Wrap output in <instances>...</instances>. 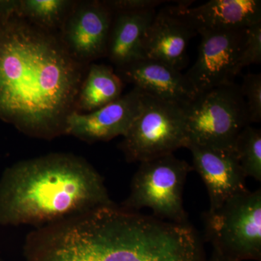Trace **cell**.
<instances>
[{
  "label": "cell",
  "mask_w": 261,
  "mask_h": 261,
  "mask_svg": "<svg viewBox=\"0 0 261 261\" xmlns=\"http://www.w3.org/2000/svg\"><path fill=\"white\" fill-rule=\"evenodd\" d=\"M88 67L56 33L15 12L0 16V120L34 138L65 135Z\"/></svg>",
  "instance_id": "6da1fadb"
},
{
  "label": "cell",
  "mask_w": 261,
  "mask_h": 261,
  "mask_svg": "<svg viewBox=\"0 0 261 261\" xmlns=\"http://www.w3.org/2000/svg\"><path fill=\"white\" fill-rule=\"evenodd\" d=\"M25 261H206L200 239L178 224L113 204L36 228Z\"/></svg>",
  "instance_id": "7a4b0ae2"
},
{
  "label": "cell",
  "mask_w": 261,
  "mask_h": 261,
  "mask_svg": "<svg viewBox=\"0 0 261 261\" xmlns=\"http://www.w3.org/2000/svg\"><path fill=\"white\" fill-rule=\"evenodd\" d=\"M113 204L102 176L73 154L19 161L0 178L1 226L40 227Z\"/></svg>",
  "instance_id": "3957f363"
},
{
  "label": "cell",
  "mask_w": 261,
  "mask_h": 261,
  "mask_svg": "<svg viewBox=\"0 0 261 261\" xmlns=\"http://www.w3.org/2000/svg\"><path fill=\"white\" fill-rule=\"evenodd\" d=\"M185 106L145 93L140 113L119 145L126 161L142 163L187 148Z\"/></svg>",
  "instance_id": "277c9868"
},
{
  "label": "cell",
  "mask_w": 261,
  "mask_h": 261,
  "mask_svg": "<svg viewBox=\"0 0 261 261\" xmlns=\"http://www.w3.org/2000/svg\"><path fill=\"white\" fill-rule=\"evenodd\" d=\"M192 170L186 161L173 154L140 163L130 182L129 195L121 207L134 211L147 207L159 219L188 223L183 192Z\"/></svg>",
  "instance_id": "5b68a950"
},
{
  "label": "cell",
  "mask_w": 261,
  "mask_h": 261,
  "mask_svg": "<svg viewBox=\"0 0 261 261\" xmlns=\"http://www.w3.org/2000/svg\"><path fill=\"white\" fill-rule=\"evenodd\" d=\"M213 250L236 261L261 260V190H245L205 214Z\"/></svg>",
  "instance_id": "8992f818"
},
{
  "label": "cell",
  "mask_w": 261,
  "mask_h": 261,
  "mask_svg": "<svg viewBox=\"0 0 261 261\" xmlns=\"http://www.w3.org/2000/svg\"><path fill=\"white\" fill-rule=\"evenodd\" d=\"M185 113L188 145L233 149L240 132L250 125L245 101L235 84L198 94L185 106Z\"/></svg>",
  "instance_id": "52a82bcc"
},
{
  "label": "cell",
  "mask_w": 261,
  "mask_h": 261,
  "mask_svg": "<svg viewBox=\"0 0 261 261\" xmlns=\"http://www.w3.org/2000/svg\"><path fill=\"white\" fill-rule=\"evenodd\" d=\"M113 18L104 0L75 1L58 36L75 61L89 65L106 56Z\"/></svg>",
  "instance_id": "ba28073f"
},
{
  "label": "cell",
  "mask_w": 261,
  "mask_h": 261,
  "mask_svg": "<svg viewBox=\"0 0 261 261\" xmlns=\"http://www.w3.org/2000/svg\"><path fill=\"white\" fill-rule=\"evenodd\" d=\"M245 30L200 32L195 63L185 74L197 94L234 84Z\"/></svg>",
  "instance_id": "9c48e42d"
},
{
  "label": "cell",
  "mask_w": 261,
  "mask_h": 261,
  "mask_svg": "<svg viewBox=\"0 0 261 261\" xmlns=\"http://www.w3.org/2000/svg\"><path fill=\"white\" fill-rule=\"evenodd\" d=\"M145 93L137 87L93 112H73L67 119L65 135L87 143L124 137L143 106Z\"/></svg>",
  "instance_id": "30bf717a"
},
{
  "label": "cell",
  "mask_w": 261,
  "mask_h": 261,
  "mask_svg": "<svg viewBox=\"0 0 261 261\" xmlns=\"http://www.w3.org/2000/svg\"><path fill=\"white\" fill-rule=\"evenodd\" d=\"M191 2H178L168 10L197 34L245 30L261 23L260 0H211L191 8Z\"/></svg>",
  "instance_id": "8fae6325"
},
{
  "label": "cell",
  "mask_w": 261,
  "mask_h": 261,
  "mask_svg": "<svg viewBox=\"0 0 261 261\" xmlns=\"http://www.w3.org/2000/svg\"><path fill=\"white\" fill-rule=\"evenodd\" d=\"M193 168L205 184L210 200L209 211L219 208L233 196L247 190L245 176L233 149L190 144Z\"/></svg>",
  "instance_id": "7c38bea8"
},
{
  "label": "cell",
  "mask_w": 261,
  "mask_h": 261,
  "mask_svg": "<svg viewBox=\"0 0 261 261\" xmlns=\"http://www.w3.org/2000/svg\"><path fill=\"white\" fill-rule=\"evenodd\" d=\"M116 73L123 82L164 100L187 105L198 95L185 73L156 60L144 58L117 68Z\"/></svg>",
  "instance_id": "4fadbf2b"
},
{
  "label": "cell",
  "mask_w": 261,
  "mask_h": 261,
  "mask_svg": "<svg viewBox=\"0 0 261 261\" xmlns=\"http://www.w3.org/2000/svg\"><path fill=\"white\" fill-rule=\"evenodd\" d=\"M197 33L185 21L163 8L146 32L143 42L145 58L167 63L181 71L188 63L187 48Z\"/></svg>",
  "instance_id": "5bb4252c"
},
{
  "label": "cell",
  "mask_w": 261,
  "mask_h": 261,
  "mask_svg": "<svg viewBox=\"0 0 261 261\" xmlns=\"http://www.w3.org/2000/svg\"><path fill=\"white\" fill-rule=\"evenodd\" d=\"M156 13L155 10L113 13L106 56L117 68L145 58L144 38Z\"/></svg>",
  "instance_id": "9a60e30c"
},
{
  "label": "cell",
  "mask_w": 261,
  "mask_h": 261,
  "mask_svg": "<svg viewBox=\"0 0 261 261\" xmlns=\"http://www.w3.org/2000/svg\"><path fill=\"white\" fill-rule=\"evenodd\" d=\"M123 82L109 65L91 63L81 86L75 112L87 113L121 97Z\"/></svg>",
  "instance_id": "2e32d148"
},
{
  "label": "cell",
  "mask_w": 261,
  "mask_h": 261,
  "mask_svg": "<svg viewBox=\"0 0 261 261\" xmlns=\"http://www.w3.org/2000/svg\"><path fill=\"white\" fill-rule=\"evenodd\" d=\"M75 3L70 0H18L15 13L39 28L58 34Z\"/></svg>",
  "instance_id": "e0dca14e"
},
{
  "label": "cell",
  "mask_w": 261,
  "mask_h": 261,
  "mask_svg": "<svg viewBox=\"0 0 261 261\" xmlns=\"http://www.w3.org/2000/svg\"><path fill=\"white\" fill-rule=\"evenodd\" d=\"M233 150L246 177L261 181V130L248 125L238 135Z\"/></svg>",
  "instance_id": "ac0fdd59"
},
{
  "label": "cell",
  "mask_w": 261,
  "mask_h": 261,
  "mask_svg": "<svg viewBox=\"0 0 261 261\" xmlns=\"http://www.w3.org/2000/svg\"><path fill=\"white\" fill-rule=\"evenodd\" d=\"M261 63V23L255 24L245 29L243 44L240 49L236 73L252 64Z\"/></svg>",
  "instance_id": "d6986e66"
},
{
  "label": "cell",
  "mask_w": 261,
  "mask_h": 261,
  "mask_svg": "<svg viewBox=\"0 0 261 261\" xmlns=\"http://www.w3.org/2000/svg\"><path fill=\"white\" fill-rule=\"evenodd\" d=\"M246 106L249 121H261V74L248 73L244 75L241 87H239Z\"/></svg>",
  "instance_id": "ffe728a7"
},
{
  "label": "cell",
  "mask_w": 261,
  "mask_h": 261,
  "mask_svg": "<svg viewBox=\"0 0 261 261\" xmlns=\"http://www.w3.org/2000/svg\"><path fill=\"white\" fill-rule=\"evenodd\" d=\"M104 2L113 13L155 10L165 3L161 0H104Z\"/></svg>",
  "instance_id": "44dd1931"
},
{
  "label": "cell",
  "mask_w": 261,
  "mask_h": 261,
  "mask_svg": "<svg viewBox=\"0 0 261 261\" xmlns=\"http://www.w3.org/2000/svg\"><path fill=\"white\" fill-rule=\"evenodd\" d=\"M18 0H0V16L15 13Z\"/></svg>",
  "instance_id": "7402d4cb"
},
{
  "label": "cell",
  "mask_w": 261,
  "mask_h": 261,
  "mask_svg": "<svg viewBox=\"0 0 261 261\" xmlns=\"http://www.w3.org/2000/svg\"><path fill=\"white\" fill-rule=\"evenodd\" d=\"M206 261H236L232 260V259L228 258V257L224 256V255H221L219 252L216 251L215 250H213L212 253L210 258Z\"/></svg>",
  "instance_id": "603a6c76"
},
{
  "label": "cell",
  "mask_w": 261,
  "mask_h": 261,
  "mask_svg": "<svg viewBox=\"0 0 261 261\" xmlns=\"http://www.w3.org/2000/svg\"><path fill=\"white\" fill-rule=\"evenodd\" d=\"M0 261H5L3 258H2L1 256H0Z\"/></svg>",
  "instance_id": "cb8c5ba5"
}]
</instances>
